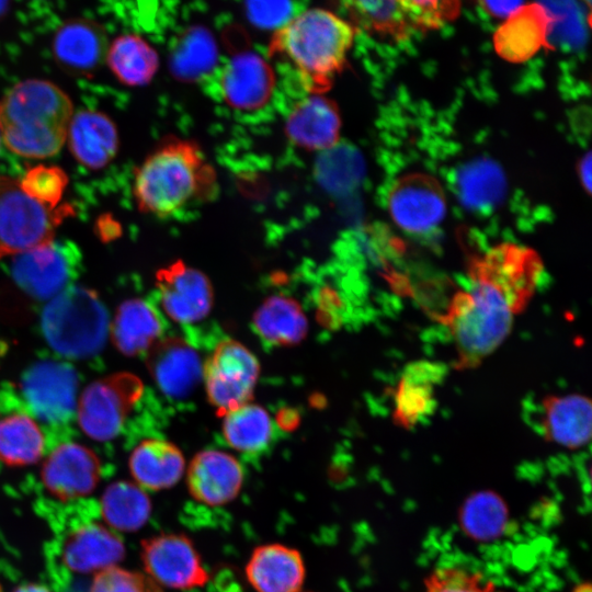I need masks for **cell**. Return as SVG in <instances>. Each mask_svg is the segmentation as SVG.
I'll return each mask as SVG.
<instances>
[{"mask_svg": "<svg viewBox=\"0 0 592 592\" xmlns=\"http://www.w3.org/2000/svg\"><path fill=\"white\" fill-rule=\"evenodd\" d=\"M243 482V469L232 455L206 449L196 454L187 470L190 494L200 503L218 506L237 498Z\"/></svg>", "mask_w": 592, "mask_h": 592, "instance_id": "e0dca14e", "label": "cell"}, {"mask_svg": "<svg viewBox=\"0 0 592 592\" xmlns=\"http://www.w3.org/2000/svg\"><path fill=\"white\" fill-rule=\"evenodd\" d=\"M479 2L490 15L505 19L523 5V0H479Z\"/></svg>", "mask_w": 592, "mask_h": 592, "instance_id": "74e56055", "label": "cell"}, {"mask_svg": "<svg viewBox=\"0 0 592 592\" xmlns=\"http://www.w3.org/2000/svg\"><path fill=\"white\" fill-rule=\"evenodd\" d=\"M23 392L39 418L62 421L77 407V377L73 369L62 363L43 362L25 375Z\"/></svg>", "mask_w": 592, "mask_h": 592, "instance_id": "2e32d148", "label": "cell"}, {"mask_svg": "<svg viewBox=\"0 0 592 592\" xmlns=\"http://www.w3.org/2000/svg\"><path fill=\"white\" fill-rule=\"evenodd\" d=\"M587 5H590L591 0H583Z\"/></svg>", "mask_w": 592, "mask_h": 592, "instance_id": "60d3db41", "label": "cell"}, {"mask_svg": "<svg viewBox=\"0 0 592 592\" xmlns=\"http://www.w3.org/2000/svg\"><path fill=\"white\" fill-rule=\"evenodd\" d=\"M45 440L37 423L26 414L0 419V462L8 466L35 464L43 455Z\"/></svg>", "mask_w": 592, "mask_h": 592, "instance_id": "d6a6232c", "label": "cell"}, {"mask_svg": "<svg viewBox=\"0 0 592 592\" xmlns=\"http://www.w3.org/2000/svg\"><path fill=\"white\" fill-rule=\"evenodd\" d=\"M459 523L471 539L492 542L503 535L509 523V510L496 492L477 491L463 503Z\"/></svg>", "mask_w": 592, "mask_h": 592, "instance_id": "1f68e13d", "label": "cell"}, {"mask_svg": "<svg viewBox=\"0 0 592 592\" xmlns=\"http://www.w3.org/2000/svg\"><path fill=\"white\" fill-rule=\"evenodd\" d=\"M341 119L337 105L322 93H309L289 111L285 135L296 147L321 151L333 147L340 137Z\"/></svg>", "mask_w": 592, "mask_h": 592, "instance_id": "d6986e66", "label": "cell"}, {"mask_svg": "<svg viewBox=\"0 0 592 592\" xmlns=\"http://www.w3.org/2000/svg\"><path fill=\"white\" fill-rule=\"evenodd\" d=\"M275 73L267 61L253 52L234 55L219 77L223 102L240 113H253L264 109L275 91Z\"/></svg>", "mask_w": 592, "mask_h": 592, "instance_id": "7c38bea8", "label": "cell"}, {"mask_svg": "<svg viewBox=\"0 0 592 592\" xmlns=\"http://www.w3.org/2000/svg\"><path fill=\"white\" fill-rule=\"evenodd\" d=\"M246 577L257 592H301L305 565L298 550L266 544L252 551Z\"/></svg>", "mask_w": 592, "mask_h": 592, "instance_id": "cb8c5ba5", "label": "cell"}, {"mask_svg": "<svg viewBox=\"0 0 592 592\" xmlns=\"http://www.w3.org/2000/svg\"><path fill=\"white\" fill-rule=\"evenodd\" d=\"M426 592H501L479 573L459 568H442L425 579Z\"/></svg>", "mask_w": 592, "mask_h": 592, "instance_id": "8d00e7d4", "label": "cell"}, {"mask_svg": "<svg viewBox=\"0 0 592 592\" xmlns=\"http://www.w3.org/2000/svg\"><path fill=\"white\" fill-rule=\"evenodd\" d=\"M0 141H1V137H0Z\"/></svg>", "mask_w": 592, "mask_h": 592, "instance_id": "7bdbcfd3", "label": "cell"}, {"mask_svg": "<svg viewBox=\"0 0 592 592\" xmlns=\"http://www.w3.org/2000/svg\"><path fill=\"white\" fill-rule=\"evenodd\" d=\"M254 354L235 340L220 341L203 365L206 394L218 413L250 402L259 377Z\"/></svg>", "mask_w": 592, "mask_h": 592, "instance_id": "ba28073f", "label": "cell"}, {"mask_svg": "<svg viewBox=\"0 0 592 592\" xmlns=\"http://www.w3.org/2000/svg\"><path fill=\"white\" fill-rule=\"evenodd\" d=\"M469 284L443 315L459 364L471 366L492 353L511 331L513 317L530 301L534 283L514 257L490 249L470 262Z\"/></svg>", "mask_w": 592, "mask_h": 592, "instance_id": "6da1fadb", "label": "cell"}, {"mask_svg": "<svg viewBox=\"0 0 592 592\" xmlns=\"http://www.w3.org/2000/svg\"><path fill=\"white\" fill-rule=\"evenodd\" d=\"M442 364L417 362L402 373L395 392V421L405 428L417 425L435 407V388L443 380Z\"/></svg>", "mask_w": 592, "mask_h": 592, "instance_id": "d4e9b609", "label": "cell"}, {"mask_svg": "<svg viewBox=\"0 0 592 592\" xmlns=\"http://www.w3.org/2000/svg\"><path fill=\"white\" fill-rule=\"evenodd\" d=\"M89 592H162L147 574L116 566L94 573Z\"/></svg>", "mask_w": 592, "mask_h": 592, "instance_id": "d590c367", "label": "cell"}, {"mask_svg": "<svg viewBox=\"0 0 592 592\" xmlns=\"http://www.w3.org/2000/svg\"><path fill=\"white\" fill-rule=\"evenodd\" d=\"M42 325L48 343L56 351L71 357H84L103 345L107 317L92 291L71 286L49 299Z\"/></svg>", "mask_w": 592, "mask_h": 592, "instance_id": "5b68a950", "label": "cell"}, {"mask_svg": "<svg viewBox=\"0 0 592 592\" xmlns=\"http://www.w3.org/2000/svg\"><path fill=\"white\" fill-rule=\"evenodd\" d=\"M218 193L217 172L197 143L169 136L137 168L133 196L137 208L161 219L207 203Z\"/></svg>", "mask_w": 592, "mask_h": 592, "instance_id": "7a4b0ae2", "label": "cell"}, {"mask_svg": "<svg viewBox=\"0 0 592 592\" xmlns=\"http://www.w3.org/2000/svg\"><path fill=\"white\" fill-rule=\"evenodd\" d=\"M110 332L116 349L132 356L147 352L159 340L162 323L150 304L134 298L121 304Z\"/></svg>", "mask_w": 592, "mask_h": 592, "instance_id": "83f0119b", "label": "cell"}, {"mask_svg": "<svg viewBox=\"0 0 592 592\" xmlns=\"http://www.w3.org/2000/svg\"><path fill=\"white\" fill-rule=\"evenodd\" d=\"M550 25L551 19L543 5L523 4L496 31L494 49L508 61H525L548 46Z\"/></svg>", "mask_w": 592, "mask_h": 592, "instance_id": "603a6c76", "label": "cell"}, {"mask_svg": "<svg viewBox=\"0 0 592 592\" xmlns=\"http://www.w3.org/2000/svg\"><path fill=\"white\" fill-rule=\"evenodd\" d=\"M66 141L77 162L89 170L103 169L118 150V133L114 122L96 110L73 113Z\"/></svg>", "mask_w": 592, "mask_h": 592, "instance_id": "44dd1931", "label": "cell"}, {"mask_svg": "<svg viewBox=\"0 0 592 592\" xmlns=\"http://www.w3.org/2000/svg\"><path fill=\"white\" fill-rule=\"evenodd\" d=\"M146 363L156 385L172 398L189 396L203 375L197 352L180 338L158 340L147 351Z\"/></svg>", "mask_w": 592, "mask_h": 592, "instance_id": "ac0fdd59", "label": "cell"}, {"mask_svg": "<svg viewBox=\"0 0 592 592\" xmlns=\"http://www.w3.org/2000/svg\"><path fill=\"white\" fill-rule=\"evenodd\" d=\"M105 59L116 79L128 87L149 83L159 67L156 49L136 34H124L113 39Z\"/></svg>", "mask_w": 592, "mask_h": 592, "instance_id": "f546056e", "label": "cell"}, {"mask_svg": "<svg viewBox=\"0 0 592 592\" xmlns=\"http://www.w3.org/2000/svg\"><path fill=\"white\" fill-rule=\"evenodd\" d=\"M141 561L146 574L169 589L203 587L209 573L193 543L183 534H160L141 542Z\"/></svg>", "mask_w": 592, "mask_h": 592, "instance_id": "9c48e42d", "label": "cell"}, {"mask_svg": "<svg viewBox=\"0 0 592 592\" xmlns=\"http://www.w3.org/2000/svg\"><path fill=\"white\" fill-rule=\"evenodd\" d=\"M125 557L121 537L104 524L88 522L64 539L61 560L70 571L87 574L116 566Z\"/></svg>", "mask_w": 592, "mask_h": 592, "instance_id": "ffe728a7", "label": "cell"}, {"mask_svg": "<svg viewBox=\"0 0 592 592\" xmlns=\"http://www.w3.org/2000/svg\"><path fill=\"white\" fill-rule=\"evenodd\" d=\"M101 478L99 457L89 447L67 442L58 445L45 459L41 479L55 499L67 502L91 494Z\"/></svg>", "mask_w": 592, "mask_h": 592, "instance_id": "30bf717a", "label": "cell"}, {"mask_svg": "<svg viewBox=\"0 0 592 592\" xmlns=\"http://www.w3.org/2000/svg\"><path fill=\"white\" fill-rule=\"evenodd\" d=\"M128 467L136 485L144 490L158 491L174 486L181 479L184 457L174 444L147 439L132 452Z\"/></svg>", "mask_w": 592, "mask_h": 592, "instance_id": "4316f807", "label": "cell"}, {"mask_svg": "<svg viewBox=\"0 0 592 592\" xmlns=\"http://www.w3.org/2000/svg\"><path fill=\"white\" fill-rule=\"evenodd\" d=\"M12 592H52L46 585L41 583H24L18 585Z\"/></svg>", "mask_w": 592, "mask_h": 592, "instance_id": "ab89813d", "label": "cell"}, {"mask_svg": "<svg viewBox=\"0 0 592 592\" xmlns=\"http://www.w3.org/2000/svg\"><path fill=\"white\" fill-rule=\"evenodd\" d=\"M350 23L385 39L400 42L421 33L424 0H342Z\"/></svg>", "mask_w": 592, "mask_h": 592, "instance_id": "5bb4252c", "label": "cell"}, {"mask_svg": "<svg viewBox=\"0 0 592 592\" xmlns=\"http://www.w3.org/2000/svg\"><path fill=\"white\" fill-rule=\"evenodd\" d=\"M581 180L584 182L585 189L591 187V156L590 153L582 160L580 166Z\"/></svg>", "mask_w": 592, "mask_h": 592, "instance_id": "f35d334b", "label": "cell"}, {"mask_svg": "<svg viewBox=\"0 0 592 592\" xmlns=\"http://www.w3.org/2000/svg\"><path fill=\"white\" fill-rule=\"evenodd\" d=\"M19 181L29 196L49 208H57L68 183L64 170L46 164L32 167Z\"/></svg>", "mask_w": 592, "mask_h": 592, "instance_id": "e575fe53", "label": "cell"}, {"mask_svg": "<svg viewBox=\"0 0 592 592\" xmlns=\"http://www.w3.org/2000/svg\"><path fill=\"white\" fill-rule=\"evenodd\" d=\"M143 389L141 380L130 373H115L91 383L77 401L79 426L94 441L114 439Z\"/></svg>", "mask_w": 592, "mask_h": 592, "instance_id": "52a82bcc", "label": "cell"}, {"mask_svg": "<svg viewBox=\"0 0 592 592\" xmlns=\"http://www.w3.org/2000/svg\"><path fill=\"white\" fill-rule=\"evenodd\" d=\"M65 214L29 196L18 179L0 174V258L53 241Z\"/></svg>", "mask_w": 592, "mask_h": 592, "instance_id": "8992f818", "label": "cell"}, {"mask_svg": "<svg viewBox=\"0 0 592 592\" xmlns=\"http://www.w3.org/2000/svg\"><path fill=\"white\" fill-rule=\"evenodd\" d=\"M356 31L333 12L310 8L275 30L269 54L292 66L308 93H323L344 69Z\"/></svg>", "mask_w": 592, "mask_h": 592, "instance_id": "3957f363", "label": "cell"}, {"mask_svg": "<svg viewBox=\"0 0 592 592\" xmlns=\"http://www.w3.org/2000/svg\"><path fill=\"white\" fill-rule=\"evenodd\" d=\"M107 49L102 27L89 20L66 22L56 32L53 52L57 61L77 73H89L96 69Z\"/></svg>", "mask_w": 592, "mask_h": 592, "instance_id": "484cf974", "label": "cell"}, {"mask_svg": "<svg viewBox=\"0 0 592 592\" xmlns=\"http://www.w3.org/2000/svg\"><path fill=\"white\" fill-rule=\"evenodd\" d=\"M101 515L106 525L117 532H136L149 520L151 501L138 485L119 480L104 490Z\"/></svg>", "mask_w": 592, "mask_h": 592, "instance_id": "4dcf8cb0", "label": "cell"}, {"mask_svg": "<svg viewBox=\"0 0 592 592\" xmlns=\"http://www.w3.org/2000/svg\"><path fill=\"white\" fill-rule=\"evenodd\" d=\"M388 206L400 228L423 234L441 223L446 205L442 187L435 179L423 173H411L392 185Z\"/></svg>", "mask_w": 592, "mask_h": 592, "instance_id": "4fadbf2b", "label": "cell"}, {"mask_svg": "<svg viewBox=\"0 0 592 592\" xmlns=\"http://www.w3.org/2000/svg\"><path fill=\"white\" fill-rule=\"evenodd\" d=\"M3 1L4 0H0V9L2 8Z\"/></svg>", "mask_w": 592, "mask_h": 592, "instance_id": "b9f144b4", "label": "cell"}, {"mask_svg": "<svg viewBox=\"0 0 592 592\" xmlns=\"http://www.w3.org/2000/svg\"><path fill=\"white\" fill-rule=\"evenodd\" d=\"M591 419V401L579 394L548 396L540 402V434L567 448H579L589 443Z\"/></svg>", "mask_w": 592, "mask_h": 592, "instance_id": "7402d4cb", "label": "cell"}, {"mask_svg": "<svg viewBox=\"0 0 592 592\" xmlns=\"http://www.w3.org/2000/svg\"><path fill=\"white\" fill-rule=\"evenodd\" d=\"M72 259L66 247L54 240L14 257L12 275L33 297L52 299L67 288Z\"/></svg>", "mask_w": 592, "mask_h": 592, "instance_id": "9a60e30c", "label": "cell"}, {"mask_svg": "<svg viewBox=\"0 0 592 592\" xmlns=\"http://www.w3.org/2000/svg\"><path fill=\"white\" fill-rule=\"evenodd\" d=\"M224 415L223 434L234 449L250 454L267 446L273 425L265 409L248 402Z\"/></svg>", "mask_w": 592, "mask_h": 592, "instance_id": "836d02e7", "label": "cell"}, {"mask_svg": "<svg viewBox=\"0 0 592 592\" xmlns=\"http://www.w3.org/2000/svg\"><path fill=\"white\" fill-rule=\"evenodd\" d=\"M156 282L161 306L172 320L192 323L210 311L214 301L210 281L184 261L177 260L160 269Z\"/></svg>", "mask_w": 592, "mask_h": 592, "instance_id": "8fae6325", "label": "cell"}, {"mask_svg": "<svg viewBox=\"0 0 592 592\" xmlns=\"http://www.w3.org/2000/svg\"><path fill=\"white\" fill-rule=\"evenodd\" d=\"M253 327L262 340L280 346L297 344L308 330L300 305L283 295L271 296L260 305L253 316Z\"/></svg>", "mask_w": 592, "mask_h": 592, "instance_id": "f1b7e54d", "label": "cell"}, {"mask_svg": "<svg viewBox=\"0 0 592 592\" xmlns=\"http://www.w3.org/2000/svg\"><path fill=\"white\" fill-rule=\"evenodd\" d=\"M72 115V102L58 86L41 79L25 80L0 100V137L18 156L49 158L65 145Z\"/></svg>", "mask_w": 592, "mask_h": 592, "instance_id": "277c9868", "label": "cell"}]
</instances>
